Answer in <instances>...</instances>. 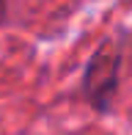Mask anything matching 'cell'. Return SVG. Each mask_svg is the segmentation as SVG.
<instances>
[{
    "mask_svg": "<svg viewBox=\"0 0 132 135\" xmlns=\"http://www.w3.org/2000/svg\"><path fill=\"white\" fill-rule=\"evenodd\" d=\"M0 14H3V0H0Z\"/></svg>",
    "mask_w": 132,
    "mask_h": 135,
    "instance_id": "cell-1",
    "label": "cell"
}]
</instances>
